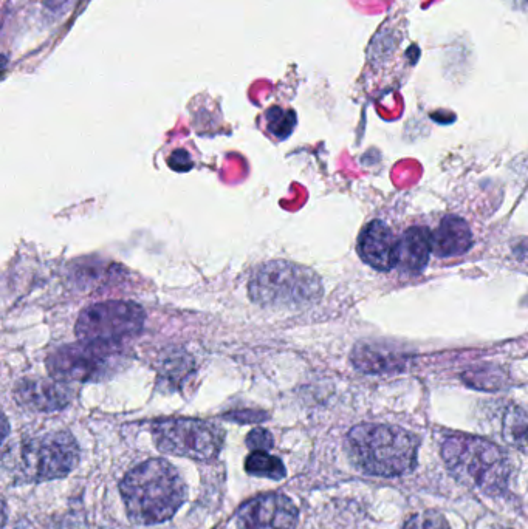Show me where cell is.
Masks as SVG:
<instances>
[{"label":"cell","instance_id":"cell-5","mask_svg":"<svg viewBox=\"0 0 528 529\" xmlns=\"http://www.w3.org/2000/svg\"><path fill=\"white\" fill-rule=\"evenodd\" d=\"M79 461V446L66 431L48 432L22 443L19 472L25 482L42 483L67 477Z\"/></svg>","mask_w":528,"mask_h":529},{"label":"cell","instance_id":"cell-13","mask_svg":"<svg viewBox=\"0 0 528 529\" xmlns=\"http://www.w3.org/2000/svg\"><path fill=\"white\" fill-rule=\"evenodd\" d=\"M473 246V234L468 223L456 216H446L432 233V251L439 257H456Z\"/></svg>","mask_w":528,"mask_h":529},{"label":"cell","instance_id":"cell-6","mask_svg":"<svg viewBox=\"0 0 528 529\" xmlns=\"http://www.w3.org/2000/svg\"><path fill=\"white\" fill-rule=\"evenodd\" d=\"M146 313L134 302H98L84 308L76 322L79 341L90 344L117 345L143 330Z\"/></svg>","mask_w":528,"mask_h":529},{"label":"cell","instance_id":"cell-14","mask_svg":"<svg viewBox=\"0 0 528 529\" xmlns=\"http://www.w3.org/2000/svg\"><path fill=\"white\" fill-rule=\"evenodd\" d=\"M432 253V233L423 226H415L406 231L400 240L398 267L408 274H417L425 270Z\"/></svg>","mask_w":528,"mask_h":529},{"label":"cell","instance_id":"cell-20","mask_svg":"<svg viewBox=\"0 0 528 529\" xmlns=\"http://www.w3.org/2000/svg\"><path fill=\"white\" fill-rule=\"evenodd\" d=\"M275 444L273 435L265 429H254L248 434L247 446L251 451H270Z\"/></svg>","mask_w":528,"mask_h":529},{"label":"cell","instance_id":"cell-12","mask_svg":"<svg viewBox=\"0 0 528 529\" xmlns=\"http://www.w3.org/2000/svg\"><path fill=\"white\" fill-rule=\"evenodd\" d=\"M352 364L355 369L369 375L378 373H392L405 369L408 356L405 353L386 347L383 344H371V342H361L355 345L352 352Z\"/></svg>","mask_w":528,"mask_h":529},{"label":"cell","instance_id":"cell-7","mask_svg":"<svg viewBox=\"0 0 528 529\" xmlns=\"http://www.w3.org/2000/svg\"><path fill=\"white\" fill-rule=\"evenodd\" d=\"M152 438L163 454L210 461L222 451L225 434L206 421L172 418L157 421L152 426Z\"/></svg>","mask_w":528,"mask_h":529},{"label":"cell","instance_id":"cell-8","mask_svg":"<svg viewBox=\"0 0 528 529\" xmlns=\"http://www.w3.org/2000/svg\"><path fill=\"white\" fill-rule=\"evenodd\" d=\"M117 345L78 344L64 345L47 358L48 372L53 378L64 383L96 381L112 370L117 364Z\"/></svg>","mask_w":528,"mask_h":529},{"label":"cell","instance_id":"cell-16","mask_svg":"<svg viewBox=\"0 0 528 529\" xmlns=\"http://www.w3.org/2000/svg\"><path fill=\"white\" fill-rule=\"evenodd\" d=\"M245 471L254 477L268 478V480H284L287 471L281 458L268 454L267 451H253L245 460Z\"/></svg>","mask_w":528,"mask_h":529},{"label":"cell","instance_id":"cell-21","mask_svg":"<svg viewBox=\"0 0 528 529\" xmlns=\"http://www.w3.org/2000/svg\"><path fill=\"white\" fill-rule=\"evenodd\" d=\"M169 164H171L172 169L179 172L189 171L192 168L191 157L185 151L174 152L169 158Z\"/></svg>","mask_w":528,"mask_h":529},{"label":"cell","instance_id":"cell-10","mask_svg":"<svg viewBox=\"0 0 528 529\" xmlns=\"http://www.w3.org/2000/svg\"><path fill=\"white\" fill-rule=\"evenodd\" d=\"M400 242L391 228L380 220H374L363 229L358 239V254L363 262L378 271H389L398 265Z\"/></svg>","mask_w":528,"mask_h":529},{"label":"cell","instance_id":"cell-19","mask_svg":"<svg viewBox=\"0 0 528 529\" xmlns=\"http://www.w3.org/2000/svg\"><path fill=\"white\" fill-rule=\"evenodd\" d=\"M487 379L484 390H498L502 386V375L496 370H476L474 373L463 375V381H467L470 386L479 387L480 383Z\"/></svg>","mask_w":528,"mask_h":529},{"label":"cell","instance_id":"cell-18","mask_svg":"<svg viewBox=\"0 0 528 529\" xmlns=\"http://www.w3.org/2000/svg\"><path fill=\"white\" fill-rule=\"evenodd\" d=\"M403 529H451V526L439 512L425 511L408 519Z\"/></svg>","mask_w":528,"mask_h":529},{"label":"cell","instance_id":"cell-17","mask_svg":"<svg viewBox=\"0 0 528 529\" xmlns=\"http://www.w3.org/2000/svg\"><path fill=\"white\" fill-rule=\"evenodd\" d=\"M268 130L279 140L292 135L296 126V115L293 110H284L281 107H271L267 112Z\"/></svg>","mask_w":528,"mask_h":529},{"label":"cell","instance_id":"cell-15","mask_svg":"<svg viewBox=\"0 0 528 529\" xmlns=\"http://www.w3.org/2000/svg\"><path fill=\"white\" fill-rule=\"evenodd\" d=\"M502 435L513 448L528 455V407L510 406L505 410Z\"/></svg>","mask_w":528,"mask_h":529},{"label":"cell","instance_id":"cell-2","mask_svg":"<svg viewBox=\"0 0 528 529\" xmlns=\"http://www.w3.org/2000/svg\"><path fill=\"white\" fill-rule=\"evenodd\" d=\"M347 451L366 474L398 477L417 465L419 440L402 427L360 424L347 435Z\"/></svg>","mask_w":528,"mask_h":529},{"label":"cell","instance_id":"cell-3","mask_svg":"<svg viewBox=\"0 0 528 529\" xmlns=\"http://www.w3.org/2000/svg\"><path fill=\"white\" fill-rule=\"evenodd\" d=\"M442 458L463 485L487 495L507 491L513 465L498 444L471 435H451L443 441Z\"/></svg>","mask_w":528,"mask_h":529},{"label":"cell","instance_id":"cell-9","mask_svg":"<svg viewBox=\"0 0 528 529\" xmlns=\"http://www.w3.org/2000/svg\"><path fill=\"white\" fill-rule=\"evenodd\" d=\"M299 512L292 499L279 492L254 497L237 511L239 529H295Z\"/></svg>","mask_w":528,"mask_h":529},{"label":"cell","instance_id":"cell-4","mask_svg":"<svg viewBox=\"0 0 528 529\" xmlns=\"http://www.w3.org/2000/svg\"><path fill=\"white\" fill-rule=\"evenodd\" d=\"M256 304L268 308H302L315 304L323 296L318 274L304 265L275 260L256 270L248 285Z\"/></svg>","mask_w":528,"mask_h":529},{"label":"cell","instance_id":"cell-11","mask_svg":"<svg viewBox=\"0 0 528 529\" xmlns=\"http://www.w3.org/2000/svg\"><path fill=\"white\" fill-rule=\"evenodd\" d=\"M16 400L27 409L56 412L69 406L72 393L58 379H25L16 387Z\"/></svg>","mask_w":528,"mask_h":529},{"label":"cell","instance_id":"cell-1","mask_svg":"<svg viewBox=\"0 0 528 529\" xmlns=\"http://www.w3.org/2000/svg\"><path fill=\"white\" fill-rule=\"evenodd\" d=\"M127 516L138 525L168 522L182 508L188 494L185 480L163 458L144 461L120 483Z\"/></svg>","mask_w":528,"mask_h":529},{"label":"cell","instance_id":"cell-22","mask_svg":"<svg viewBox=\"0 0 528 529\" xmlns=\"http://www.w3.org/2000/svg\"><path fill=\"white\" fill-rule=\"evenodd\" d=\"M73 0H45V5L52 11L64 10L69 7Z\"/></svg>","mask_w":528,"mask_h":529}]
</instances>
